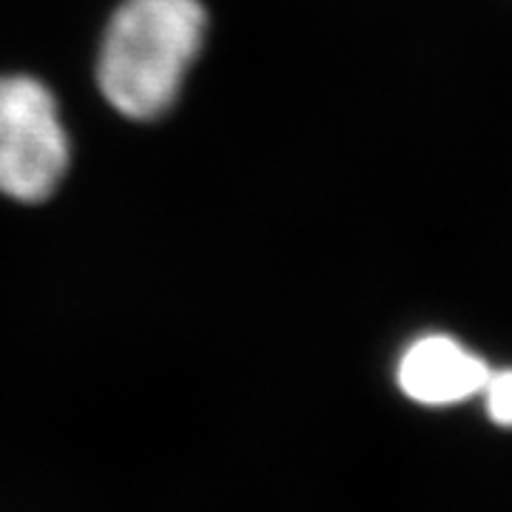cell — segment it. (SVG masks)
I'll return each instance as SVG.
<instances>
[{"mask_svg": "<svg viewBox=\"0 0 512 512\" xmlns=\"http://www.w3.org/2000/svg\"><path fill=\"white\" fill-rule=\"evenodd\" d=\"M72 163V143L60 123L55 94L29 74L0 77V194L9 200H49Z\"/></svg>", "mask_w": 512, "mask_h": 512, "instance_id": "cell-2", "label": "cell"}, {"mask_svg": "<svg viewBox=\"0 0 512 512\" xmlns=\"http://www.w3.org/2000/svg\"><path fill=\"white\" fill-rule=\"evenodd\" d=\"M493 367L450 333H424L402 350L396 384L419 407H456L481 396Z\"/></svg>", "mask_w": 512, "mask_h": 512, "instance_id": "cell-3", "label": "cell"}, {"mask_svg": "<svg viewBox=\"0 0 512 512\" xmlns=\"http://www.w3.org/2000/svg\"><path fill=\"white\" fill-rule=\"evenodd\" d=\"M208 12L200 0H126L111 18L97 80L128 120H157L180 97L200 55Z\"/></svg>", "mask_w": 512, "mask_h": 512, "instance_id": "cell-1", "label": "cell"}, {"mask_svg": "<svg viewBox=\"0 0 512 512\" xmlns=\"http://www.w3.org/2000/svg\"><path fill=\"white\" fill-rule=\"evenodd\" d=\"M487 419L501 430H512V367H493L481 390Z\"/></svg>", "mask_w": 512, "mask_h": 512, "instance_id": "cell-4", "label": "cell"}]
</instances>
